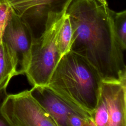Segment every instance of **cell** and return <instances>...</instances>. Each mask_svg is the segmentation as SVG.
I'll return each instance as SVG.
<instances>
[{
  "mask_svg": "<svg viewBox=\"0 0 126 126\" xmlns=\"http://www.w3.org/2000/svg\"><path fill=\"white\" fill-rule=\"evenodd\" d=\"M18 75L16 55L2 40L0 42V92H5L12 78Z\"/></svg>",
  "mask_w": 126,
  "mask_h": 126,
  "instance_id": "cell-9",
  "label": "cell"
},
{
  "mask_svg": "<svg viewBox=\"0 0 126 126\" xmlns=\"http://www.w3.org/2000/svg\"><path fill=\"white\" fill-rule=\"evenodd\" d=\"M91 116L94 126H126V78L102 80Z\"/></svg>",
  "mask_w": 126,
  "mask_h": 126,
  "instance_id": "cell-5",
  "label": "cell"
},
{
  "mask_svg": "<svg viewBox=\"0 0 126 126\" xmlns=\"http://www.w3.org/2000/svg\"></svg>",
  "mask_w": 126,
  "mask_h": 126,
  "instance_id": "cell-14",
  "label": "cell"
},
{
  "mask_svg": "<svg viewBox=\"0 0 126 126\" xmlns=\"http://www.w3.org/2000/svg\"><path fill=\"white\" fill-rule=\"evenodd\" d=\"M73 32L70 19L66 13L60 31L58 45L61 58L70 51Z\"/></svg>",
  "mask_w": 126,
  "mask_h": 126,
  "instance_id": "cell-10",
  "label": "cell"
},
{
  "mask_svg": "<svg viewBox=\"0 0 126 126\" xmlns=\"http://www.w3.org/2000/svg\"><path fill=\"white\" fill-rule=\"evenodd\" d=\"M65 14L49 19L42 33L34 39L30 63L25 73L33 86L47 85L51 73L61 58L58 39Z\"/></svg>",
  "mask_w": 126,
  "mask_h": 126,
  "instance_id": "cell-3",
  "label": "cell"
},
{
  "mask_svg": "<svg viewBox=\"0 0 126 126\" xmlns=\"http://www.w3.org/2000/svg\"><path fill=\"white\" fill-rule=\"evenodd\" d=\"M30 26L35 38L43 32L50 19L63 16L73 0H5Z\"/></svg>",
  "mask_w": 126,
  "mask_h": 126,
  "instance_id": "cell-7",
  "label": "cell"
},
{
  "mask_svg": "<svg viewBox=\"0 0 126 126\" xmlns=\"http://www.w3.org/2000/svg\"><path fill=\"white\" fill-rule=\"evenodd\" d=\"M101 81L86 59L70 51L60 59L47 86L92 115L96 107Z\"/></svg>",
  "mask_w": 126,
  "mask_h": 126,
  "instance_id": "cell-2",
  "label": "cell"
},
{
  "mask_svg": "<svg viewBox=\"0 0 126 126\" xmlns=\"http://www.w3.org/2000/svg\"><path fill=\"white\" fill-rule=\"evenodd\" d=\"M11 10V7L5 0H0V42L2 41Z\"/></svg>",
  "mask_w": 126,
  "mask_h": 126,
  "instance_id": "cell-12",
  "label": "cell"
},
{
  "mask_svg": "<svg viewBox=\"0 0 126 126\" xmlns=\"http://www.w3.org/2000/svg\"><path fill=\"white\" fill-rule=\"evenodd\" d=\"M34 38L29 25L11 9L2 40L16 55L19 75L25 74L28 67Z\"/></svg>",
  "mask_w": 126,
  "mask_h": 126,
  "instance_id": "cell-8",
  "label": "cell"
},
{
  "mask_svg": "<svg viewBox=\"0 0 126 126\" xmlns=\"http://www.w3.org/2000/svg\"><path fill=\"white\" fill-rule=\"evenodd\" d=\"M8 126V125L4 120V119L2 118L1 114H0V126Z\"/></svg>",
  "mask_w": 126,
  "mask_h": 126,
  "instance_id": "cell-13",
  "label": "cell"
},
{
  "mask_svg": "<svg viewBox=\"0 0 126 126\" xmlns=\"http://www.w3.org/2000/svg\"><path fill=\"white\" fill-rule=\"evenodd\" d=\"M0 114L9 126H57L31 90L6 95Z\"/></svg>",
  "mask_w": 126,
  "mask_h": 126,
  "instance_id": "cell-4",
  "label": "cell"
},
{
  "mask_svg": "<svg viewBox=\"0 0 126 126\" xmlns=\"http://www.w3.org/2000/svg\"><path fill=\"white\" fill-rule=\"evenodd\" d=\"M31 91L57 126H94L89 113L64 99L47 86H34Z\"/></svg>",
  "mask_w": 126,
  "mask_h": 126,
  "instance_id": "cell-6",
  "label": "cell"
},
{
  "mask_svg": "<svg viewBox=\"0 0 126 126\" xmlns=\"http://www.w3.org/2000/svg\"><path fill=\"white\" fill-rule=\"evenodd\" d=\"M106 0H73L66 13L73 36L70 51L86 59L103 80L126 78L124 52Z\"/></svg>",
  "mask_w": 126,
  "mask_h": 126,
  "instance_id": "cell-1",
  "label": "cell"
},
{
  "mask_svg": "<svg viewBox=\"0 0 126 126\" xmlns=\"http://www.w3.org/2000/svg\"><path fill=\"white\" fill-rule=\"evenodd\" d=\"M113 28L118 41L122 49H126V11L115 12L111 10Z\"/></svg>",
  "mask_w": 126,
  "mask_h": 126,
  "instance_id": "cell-11",
  "label": "cell"
}]
</instances>
